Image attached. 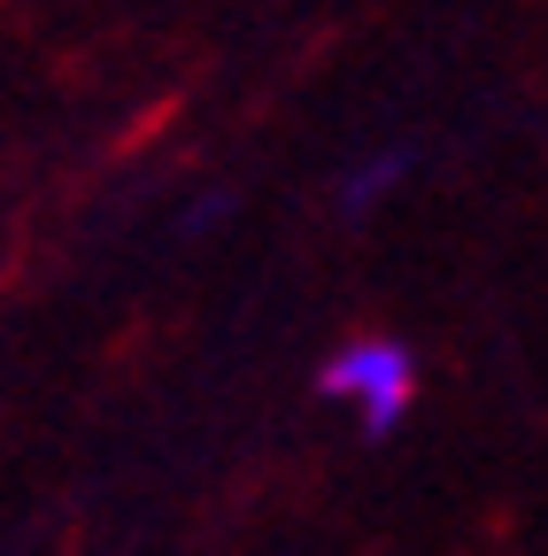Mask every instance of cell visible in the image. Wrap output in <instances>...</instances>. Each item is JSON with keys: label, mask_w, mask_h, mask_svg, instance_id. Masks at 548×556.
<instances>
[{"label": "cell", "mask_w": 548, "mask_h": 556, "mask_svg": "<svg viewBox=\"0 0 548 556\" xmlns=\"http://www.w3.org/2000/svg\"><path fill=\"white\" fill-rule=\"evenodd\" d=\"M402 170H409V148H386L379 163L348 170V193H340V201H348V208H371V201H379V193H386V186H394Z\"/></svg>", "instance_id": "7a4b0ae2"}, {"label": "cell", "mask_w": 548, "mask_h": 556, "mask_svg": "<svg viewBox=\"0 0 548 556\" xmlns=\"http://www.w3.org/2000/svg\"><path fill=\"white\" fill-rule=\"evenodd\" d=\"M317 387L332 394V402H356V417H364V433L371 441H386L402 417H409V402H418V364H409V348L402 340H348L340 356L317 371Z\"/></svg>", "instance_id": "6da1fadb"}]
</instances>
